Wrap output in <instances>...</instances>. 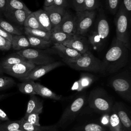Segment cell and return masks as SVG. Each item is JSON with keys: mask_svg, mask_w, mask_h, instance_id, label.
Returning a JSON list of instances; mask_svg holds the SVG:
<instances>
[{"mask_svg": "<svg viewBox=\"0 0 131 131\" xmlns=\"http://www.w3.org/2000/svg\"><path fill=\"white\" fill-rule=\"evenodd\" d=\"M129 50L115 37L102 61L103 74H113L127 63Z\"/></svg>", "mask_w": 131, "mask_h": 131, "instance_id": "cell-1", "label": "cell"}, {"mask_svg": "<svg viewBox=\"0 0 131 131\" xmlns=\"http://www.w3.org/2000/svg\"><path fill=\"white\" fill-rule=\"evenodd\" d=\"M95 28L88 35V41L95 50L101 48L110 34V25L103 9L100 7L98 9Z\"/></svg>", "mask_w": 131, "mask_h": 131, "instance_id": "cell-2", "label": "cell"}, {"mask_svg": "<svg viewBox=\"0 0 131 131\" xmlns=\"http://www.w3.org/2000/svg\"><path fill=\"white\" fill-rule=\"evenodd\" d=\"M87 99L88 95L85 92L76 95L64 110L56 124L57 127L66 128L70 125L86 105Z\"/></svg>", "mask_w": 131, "mask_h": 131, "instance_id": "cell-3", "label": "cell"}, {"mask_svg": "<svg viewBox=\"0 0 131 131\" xmlns=\"http://www.w3.org/2000/svg\"><path fill=\"white\" fill-rule=\"evenodd\" d=\"M64 62L76 70L103 74L102 61L89 50L81 54L79 58L72 61H64Z\"/></svg>", "mask_w": 131, "mask_h": 131, "instance_id": "cell-4", "label": "cell"}, {"mask_svg": "<svg viewBox=\"0 0 131 131\" xmlns=\"http://www.w3.org/2000/svg\"><path fill=\"white\" fill-rule=\"evenodd\" d=\"M87 103L95 112L102 114H110L113 106L111 97L101 88H95L90 92L88 95Z\"/></svg>", "mask_w": 131, "mask_h": 131, "instance_id": "cell-5", "label": "cell"}, {"mask_svg": "<svg viewBox=\"0 0 131 131\" xmlns=\"http://www.w3.org/2000/svg\"><path fill=\"white\" fill-rule=\"evenodd\" d=\"M115 24L116 26V38L122 42L129 50L130 44V26L131 16L125 12L121 5L115 14Z\"/></svg>", "mask_w": 131, "mask_h": 131, "instance_id": "cell-6", "label": "cell"}, {"mask_svg": "<svg viewBox=\"0 0 131 131\" xmlns=\"http://www.w3.org/2000/svg\"><path fill=\"white\" fill-rule=\"evenodd\" d=\"M109 84L124 100L131 102V79L129 73L124 72L114 75Z\"/></svg>", "mask_w": 131, "mask_h": 131, "instance_id": "cell-7", "label": "cell"}, {"mask_svg": "<svg viewBox=\"0 0 131 131\" xmlns=\"http://www.w3.org/2000/svg\"><path fill=\"white\" fill-rule=\"evenodd\" d=\"M96 10H83L76 12L75 16L76 34L85 36L94 25Z\"/></svg>", "mask_w": 131, "mask_h": 131, "instance_id": "cell-8", "label": "cell"}, {"mask_svg": "<svg viewBox=\"0 0 131 131\" xmlns=\"http://www.w3.org/2000/svg\"><path fill=\"white\" fill-rule=\"evenodd\" d=\"M16 53L35 66L48 64L55 61V59L50 55L35 49L29 48L18 51Z\"/></svg>", "mask_w": 131, "mask_h": 131, "instance_id": "cell-9", "label": "cell"}, {"mask_svg": "<svg viewBox=\"0 0 131 131\" xmlns=\"http://www.w3.org/2000/svg\"><path fill=\"white\" fill-rule=\"evenodd\" d=\"M35 66L32 62L27 61L9 66H3L2 70L3 73L21 80Z\"/></svg>", "mask_w": 131, "mask_h": 131, "instance_id": "cell-10", "label": "cell"}, {"mask_svg": "<svg viewBox=\"0 0 131 131\" xmlns=\"http://www.w3.org/2000/svg\"><path fill=\"white\" fill-rule=\"evenodd\" d=\"M63 63L61 61H54L50 63L36 66L23 80H35L42 77L52 70L63 66Z\"/></svg>", "mask_w": 131, "mask_h": 131, "instance_id": "cell-11", "label": "cell"}, {"mask_svg": "<svg viewBox=\"0 0 131 131\" xmlns=\"http://www.w3.org/2000/svg\"><path fill=\"white\" fill-rule=\"evenodd\" d=\"M62 44L82 54L89 51L90 43L84 36L75 34Z\"/></svg>", "mask_w": 131, "mask_h": 131, "instance_id": "cell-12", "label": "cell"}, {"mask_svg": "<svg viewBox=\"0 0 131 131\" xmlns=\"http://www.w3.org/2000/svg\"><path fill=\"white\" fill-rule=\"evenodd\" d=\"M43 10L47 12L49 17L52 25V29L57 28L60 25L68 11L65 8L53 5L43 7Z\"/></svg>", "mask_w": 131, "mask_h": 131, "instance_id": "cell-13", "label": "cell"}, {"mask_svg": "<svg viewBox=\"0 0 131 131\" xmlns=\"http://www.w3.org/2000/svg\"><path fill=\"white\" fill-rule=\"evenodd\" d=\"M53 29L60 30L70 35L76 34V29L75 15H73L68 10L60 25L57 28Z\"/></svg>", "mask_w": 131, "mask_h": 131, "instance_id": "cell-14", "label": "cell"}, {"mask_svg": "<svg viewBox=\"0 0 131 131\" xmlns=\"http://www.w3.org/2000/svg\"><path fill=\"white\" fill-rule=\"evenodd\" d=\"M31 12L23 10L6 9L3 13V15L11 22L12 24L18 26H23L26 18Z\"/></svg>", "mask_w": 131, "mask_h": 131, "instance_id": "cell-15", "label": "cell"}, {"mask_svg": "<svg viewBox=\"0 0 131 131\" xmlns=\"http://www.w3.org/2000/svg\"><path fill=\"white\" fill-rule=\"evenodd\" d=\"M113 107L120 119L122 126L128 131H131V120L127 109L121 102H117Z\"/></svg>", "mask_w": 131, "mask_h": 131, "instance_id": "cell-16", "label": "cell"}, {"mask_svg": "<svg viewBox=\"0 0 131 131\" xmlns=\"http://www.w3.org/2000/svg\"><path fill=\"white\" fill-rule=\"evenodd\" d=\"M53 48L58 52L64 61H72L79 58L81 54L61 43H54Z\"/></svg>", "mask_w": 131, "mask_h": 131, "instance_id": "cell-17", "label": "cell"}, {"mask_svg": "<svg viewBox=\"0 0 131 131\" xmlns=\"http://www.w3.org/2000/svg\"><path fill=\"white\" fill-rule=\"evenodd\" d=\"M95 80L94 75L88 73H82L80 74L79 79L73 84L72 90L77 92H82L88 88Z\"/></svg>", "mask_w": 131, "mask_h": 131, "instance_id": "cell-18", "label": "cell"}, {"mask_svg": "<svg viewBox=\"0 0 131 131\" xmlns=\"http://www.w3.org/2000/svg\"><path fill=\"white\" fill-rule=\"evenodd\" d=\"M43 101L36 95L30 96L29 100L27 103V110L24 117L28 116L31 113L41 114L42 112Z\"/></svg>", "mask_w": 131, "mask_h": 131, "instance_id": "cell-19", "label": "cell"}, {"mask_svg": "<svg viewBox=\"0 0 131 131\" xmlns=\"http://www.w3.org/2000/svg\"><path fill=\"white\" fill-rule=\"evenodd\" d=\"M34 89L36 95H38L43 98L54 100H62L63 99L61 95L56 94L49 88L38 82H35Z\"/></svg>", "mask_w": 131, "mask_h": 131, "instance_id": "cell-20", "label": "cell"}, {"mask_svg": "<svg viewBox=\"0 0 131 131\" xmlns=\"http://www.w3.org/2000/svg\"><path fill=\"white\" fill-rule=\"evenodd\" d=\"M11 43V48L18 51L31 47L27 37L23 34L13 35Z\"/></svg>", "mask_w": 131, "mask_h": 131, "instance_id": "cell-21", "label": "cell"}, {"mask_svg": "<svg viewBox=\"0 0 131 131\" xmlns=\"http://www.w3.org/2000/svg\"><path fill=\"white\" fill-rule=\"evenodd\" d=\"M41 26L46 31H51L52 27L47 12L43 9H39L33 12Z\"/></svg>", "mask_w": 131, "mask_h": 131, "instance_id": "cell-22", "label": "cell"}, {"mask_svg": "<svg viewBox=\"0 0 131 131\" xmlns=\"http://www.w3.org/2000/svg\"><path fill=\"white\" fill-rule=\"evenodd\" d=\"M71 131H107V128L99 123L94 122L77 126Z\"/></svg>", "mask_w": 131, "mask_h": 131, "instance_id": "cell-23", "label": "cell"}, {"mask_svg": "<svg viewBox=\"0 0 131 131\" xmlns=\"http://www.w3.org/2000/svg\"><path fill=\"white\" fill-rule=\"evenodd\" d=\"M108 127L110 131H121L122 126L113 106L110 113Z\"/></svg>", "mask_w": 131, "mask_h": 131, "instance_id": "cell-24", "label": "cell"}, {"mask_svg": "<svg viewBox=\"0 0 131 131\" xmlns=\"http://www.w3.org/2000/svg\"><path fill=\"white\" fill-rule=\"evenodd\" d=\"M26 36L31 47L39 49H46L49 48L52 43L51 41L46 40L45 39L30 35Z\"/></svg>", "mask_w": 131, "mask_h": 131, "instance_id": "cell-25", "label": "cell"}, {"mask_svg": "<svg viewBox=\"0 0 131 131\" xmlns=\"http://www.w3.org/2000/svg\"><path fill=\"white\" fill-rule=\"evenodd\" d=\"M35 82L32 80H25L17 84L18 90L23 94L33 95H36L35 89Z\"/></svg>", "mask_w": 131, "mask_h": 131, "instance_id": "cell-26", "label": "cell"}, {"mask_svg": "<svg viewBox=\"0 0 131 131\" xmlns=\"http://www.w3.org/2000/svg\"><path fill=\"white\" fill-rule=\"evenodd\" d=\"M72 36L66 34L60 30L57 29H52L51 31V36L50 41L52 43H63L64 41L70 38Z\"/></svg>", "mask_w": 131, "mask_h": 131, "instance_id": "cell-27", "label": "cell"}, {"mask_svg": "<svg viewBox=\"0 0 131 131\" xmlns=\"http://www.w3.org/2000/svg\"><path fill=\"white\" fill-rule=\"evenodd\" d=\"M24 32L26 35H30L50 41L51 31H46L41 29H34L24 27Z\"/></svg>", "mask_w": 131, "mask_h": 131, "instance_id": "cell-28", "label": "cell"}, {"mask_svg": "<svg viewBox=\"0 0 131 131\" xmlns=\"http://www.w3.org/2000/svg\"><path fill=\"white\" fill-rule=\"evenodd\" d=\"M27 61L26 59L15 53L10 54L5 57L1 62V64L2 67L9 66Z\"/></svg>", "mask_w": 131, "mask_h": 131, "instance_id": "cell-29", "label": "cell"}, {"mask_svg": "<svg viewBox=\"0 0 131 131\" xmlns=\"http://www.w3.org/2000/svg\"><path fill=\"white\" fill-rule=\"evenodd\" d=\"M0 28L12 35H22V31L15 25L0 17Z\"/></svg>", "mask_w": 131, "mask_h": 131, "instance_id": "cell-30", "label": "cell"}, {"mask_svg": "<svg viewBox=\"0 0 131 131\" xmlns=\"http://www.w3.org/2000/svg\"><path fill=\"white\" fill-rule=\"evenodd\" d=\"M24 27L34 29H41L45 30V29L41 26L38 21L37 18L34 14L33 12H32L26 18L24 23Z\"/></svg>", "mask_w": 131, "mask_h": 131, "instance_id": "cell-31", "label": "cell"}, {"mask_svg": "<svg viewBox=\"0 0 131 131\" xmlns=\"http://www.w3.org/2000/svg\"><path fill=\"white\" fill-rule=\"evenodd\" d=\"M21 120L7 121L0 123V131H14L20 129Z\"/></svg>", "mask_w": 131, "mask_h": 131, "instance_id": "cell-32", "label": "cell"}, {"mask_svg": "<svg viewBox=\"0 0 131 131\" xmlns=\"http://www.w3.org/2000/svg\"><path fill=\"white\" fill-rule=\"evenodd\" d=\"M6 9L23 10L29 12H32L20 0H7Z\"/></svg>", "mask_w": 131, "mask_h": 131, "instance_id": "cell-33", "label": "cell"}, {"mask_svg": "<svg viewBox=\"0 0 131 131\" xmlns=\"http://www.w3.org/2000/svg\"><path fill=\"white\" fill-rule=\"evenodd\" d=\"M15 84V81L13 78L8 76L0 77V91L10 89Z\"/></svg>", "mask_w": 131, "mask_h": 131, "instance_id": "cell-34", "label": "cell"}, {"mask_svg": "<svg viewBox=\"0 0 131 131\" xmlns=\"http://www.w3.org/2000/svg\"><path fill=\"white\" fill-rule=\"evenodd\" d=\"M121 1L122 0H106V7L111 13L115 15L119 8Z\"/></svg>", "mask_w": 131, "mask_h": 131, "instance_id": "cell-35", "label": "cell"}, {"mask_svg": "<svg viewBox=\"0 0 131 131\" xmlns=\"http://www.w3.org/2000/svg\"><path fill=\"white\" fill-rule=\"evenodd\" d=\"M100 0H84V10H96L100 6Z\"/></svg>", "mask_w": 131, "mask_h": 131, "instance_id": "cell-36", "label": "cell"}, {"mask_svg": "<svg viewBox=\"0 0 131 131\" xmlns=\"http://www.w3.org/2000/svg\"><path fill=\"white\" fill-rule=\"evenodd\" d=\"M21 123L20 129L23 131H38L40 126H37L29 123L25 120L23 118L20 119Z\"/></svg>", "mask_w": 131, "mask_h": 131, "instance_id": "cell-37", "label": "cell"}, {"mask_svg": "<svg viewBox=\"0 0 131 131\" xmlns=\"http://www.w3.org/2000/svg\"><path fill=\"white\" fill-rule=\"evenodd\" d=\"M39 114L38 113H31L29 114L28 116L24 117L23 118L30 123L37 126H41L39 123Z\"/></svg>", "mask_w": 131, "mask_h": 131, "instance_id": "cell-38", "label": "cell"}, {"mask_svg": "<svg viewBox=\"0 0 131 131\" xmlns=\"http://www.w3.org/2000/svg\"><path fill=\"white\" fill-rule=\"evenodd\" d=\"M11 48V42L0 36V50L2 51H8Z\"/></svg>", "mask_w": 131, "mask_h": 131, "instance_id": "cell-39", "label": "cell"}, {"mask_svg": "<svg viewBox=\"0 0 131 131\" xmlns=\"http://www.w3.org/2000/svg\"><path fill=\"white\" fill-rule=\"evenodd\" d=\"M73 7L76 12L84 10V0H71Z\"/></svg>", "mask_w": 131, "mask_h": 131, "instance_id": "cell-40", "label": "cell"}, {"mask_svg": "<svg viewBox=\"0 0 131 131\" xmlns=\"http://www.w3.org/2000/svg\"><path fill=\"white\" fill-rule=\"evenodd\" d=\"M121 5L125 12L131 16V0H122Z\"/></svg>", "mask_w": 131, "mask_h": 131, "instance_id": "cell-41", "label": "cell"}, {"mask_svg": "<svg viewBox=\"0 0 131 131\" xmlns=\"http://www.w3.org/2000/svg\"><path fill=\"white\" fill-rule=\"evenodd\" d=\"M53 5L66 8L69 5L68 0H54Z\"/></svg>", "mask_w": 131, "mask_h": 131, "instance_id": "cell-42", "label": "cell"}, {"mask_svg": "<svg viewBox=\"0 0 131 131\" xmlns=\"http://www.w3.org/2000/svg\"><path fill=\"white\" fill-rule=\"evenodd\" d=\"M38 131H58V127L56 124L50 126H40Z\"/></svg>", "mask_w": 131, "mask_h": 131, "instance_id": "cell-43", "label": "cell"}, {"mask_svg": "<svg viewBox=\"0 0 131 131\" xmlns=\"http://www.w3.org/2000/svg\"><path fill=\"white\" fill-rule=\"evenodd\" d=\"M0 36L7 39L10 42L11 41L13 37V35L7 32L6 31L0 28Z\"/></svg>", "mask_w": 131, "mask_h": 131, "instance_id": "cell-44", "label": "cell"}, {"mask_svg": "<svg viewBox=\"0 0 131 131\" xmlns=\"http://www.w3.org/2000/svg\"><path fill=\"white\" fill-rule=\"evenodd\" d=\"M7 2V0H0V13L2 15L6 9Z\"/></svg>", "mask_w": 131, "mask_h": 131, "instance_id": "cell-45", "label": "cell"}, {"mask_svg": "<svg viewBox=\"0 0 131 131\" xmlns=\"http://www.w3.org/2000/svg\"><path fill=\"white\" fill-rule=\"evenodd\" d=\"M0 120L4 121L10 120L7 114L4 111H3L1 108H0Z\"/></svg>", "mask_w": 131, "mask_h": 131, "instance_id": "cell-46", "label": "cell"}, {"mask_svg": "<svg viewBox=\"0 0 131 131\" xmlns=\"http://www.w3.org/2000/svg\"><path fill=\"white\" fill-rule=\"evenodd\" d=\"M53 1L54 0H45L43 7H48L52 5L53 4Z\"/></svg>", "mask_w": 131, "mask_h": 131, "instance_id": "cell-47", "label": "cell"}, {"mask_svg": "<svg viewBox=\"0 0 131 131\" xmlns=\"http://www.w3.org/2000/svg\"><path fill=\"white\" fill-rule=\"evenodd\" d=\"M7 94H0V101L3 99H4L6 97H7Z\"/></svg>", "mask_w": 131, "mask_h": 131, "instance_id": "cell-48", "label": "cell"}, {"mask_svg": "<svg viewBox=\"0 0 131 131\" xmlns=\"http://www.w3.org/2000/svg\"><path fill=\"white\" fill-rule=\"evenodd\" d=\"M3 73V70H2V67L1 62H0V75L2 74Z\"/></svg>", "mask_w": 131, "mask_h": 131, "instance_id": "cell-49", "label": "cell"}, {"mask_svg": "<svg viewBox=\"0 0 131 131\" xmlns=\"http://www.w3.org/2000/svg\"><path fill=\"white\" fill-rule=\"evenodd\" d=\"M121 131H128L127 130H126V129H125L124 128H123V127H122V130H121Z\"/></svg>", "mask_w": 131, "mask_h": 131, "instance_id": "cell-50", "label": "cell"}, {"mask_svg": "<svg viewBox=\"0 0 131 131\" xmlns=\"http://www.w3.org/2000/svg\"><path fill=\"white\" fill-rule=\"evenodd\" d=\"M14 131H23V130H22L21 129H17V130H14Z\"/></svg>", "mask_w": 131, "mask_h": 131, "instance_id": "cell-51", "label": "cell"}, {"mask_svg": "<svg viewBox=\"0 0 131 131\" xmlns=\"http://www.w3.org/2000/svg\"><path fill=\"white\" fill-rule=\"evenodd\" d=\"M1 16H2V14H1V13H0V17H1Z\"/></svg>", "mask_w": 131, "mask_h": 131, "instance_id": "cell-52", "label": "cell"}]
</instances>
